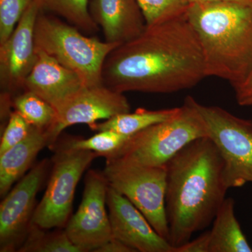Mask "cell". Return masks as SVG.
Returning <instances> with one entry per match:
<instances>
[{
    "mask_svg": "<svg viewBox=\"0 0 252 252\" xmlns=\"http://www.w3.org/2000/svg\"><path fill=\"white\" fill-rule=\"evenodd\" d=\"M205 77L203 51L186 14L147 26L113 49L102 73L103 85L123 94H172Z\"/></svg>",
    "mask_w": 252,
    "mask_h": 252,
    "instance_id": "1",
    "label": "cell"
},
{
    "mask_svg": "<svg viewBox=\"0 0 252 252\" xmlns=\"http://www.w3.org/2000/svg\"><path fill=\"white\" fill-rule=\"evenodd\" d=\"M223 170V158L208 137L190 142L166 164L165 210L174 248L213 222L228 190Z\"/></svg>",
    "mask_w": 252,
    "mask_h": 252,
    "instance_id": "2",
    "label": "cell"
},
{
    "mask_svg": "<svg viewBox=\"0 0 252 252\" xmlns=\"http://www.w3.org/2000/svg\"><path fill=\"white\" fill-rule=\"evenodd\" d=\"M186 16L201 46L207 77L238 89L252 70V5L191 3Z\"/></svg>",
    "mask_w": 252,
    "mask_h": 252,
    "instance_id": "3",
    "label": "cell"
},
{
    "mask_svg": "<svg viewBox=\"0 0 252 252\" xmlns=\"http://www.w3.org/2000/svg\"><path fill=\"white\" fill-rule=\"evenodd\" d=\"M36 50L74 71L86 86L102 85V68L108 55L119 44L85 36L75 26L39 11L34 26Z\"/></svg>",
    "mask_w": 252,
    "mask_h": 252,
    "instance_id": "4",
    "label": "cell"
},
{
    "mask_svg": "<svg viewBox=\"0 0 252 252\" xmlns=\"http://www.w3.org/2000/svg\"><path fill=\"white\" fill-rule=\"evenodd\" d=\"M196 102L191 96H187L177 115L130 136L109 158H117L147 166H165L190 142L209 137Z\"/></svg>",
    "mask_w": 252,
    "mask_h": 252,
    "instance_id": "5",
    "label": "cell"
},
{
    "mask_svg": "<svg viewBox=\"0 0 252 252\" xmlns=\"http://www.w3.org/2000/svg\"><path fill=\"white\" fill-rule=\"evenodd\" d=\"M102 173L109 186L128 199L157 233L169 241L165 210L166 165L147 166L114 158L106 159Z\"/></svg>",
    "mask_w": 252,
    "mask_h": 252,
    "instance_id": "6",
    "label": "cell"
},
{
    "mask_svg": "<svg viewBox=\"0 0 252 252\" xmlns=\"http://www.w3.org/2000/svg\"><path fill=\"white\" fill-rule=\"evenodd\" d=\"M49 182L41 201L36 205L32 223L44 229L64 228L71 217L78 183L97 154L55 144Z\"/></svg>",
    "mask_w": 252,
    "mask_h": 252,
    "instance_id": "7",
    "label": "cell"
},
{
    "mask_svg": "<svg viewBox=\"0 0 252 252\" xmlns=\"http://www.w3.org/2000/svg\"><path fill=\"white\" fill-rule=\"evenodd\" d=\"M208 130L224 161L228 189L252 184V121L242 119L218 106L196 102Z\"/></svg>",
    "mask_w": 252,
    "mask_h": 252,
    "instance_id": "8",
    "label": "cell"
},
{
    "mask_svg": "<svg viewBox=\"0 0 252 252\" xmlns=\"http://www.w3.org/2000/svg\"><path fill=\"white\" fill-rule=\"evenodd\" d=\"M51 168L44 159L23 176L0 204V252H18L32 224L36 196Z\"/></svg>",
    "mask_w": 252,
    "mask_h": 252,
    "instance_id": "9",
    "label": "cell"
},
{
    "mask_svg": "<svg viewBox=\"0 0 252 252\" xmlns=\"http://www.w3.org/2000/svg\"><path fill=\"white\" fill-rule=\"evenodd\" d=\"M82 200L64 230L81 252H94L113 238L107 209L109 184L103 173L91 170L85 178Z\"/></svg>",
    "mask_w": 252,
    "mask_h": 252,
    "instance_id": "10",
    "label": "cell"
},
{
    "mask_svg": "<svg viewBox=\"0 0 252 252\" xmlns=\"http://www.w3.org/2000/svg\"><path fill=\"white\" fill-rule=\"evenodd\" d=\"M56 111L54 125L46 131L49 147L59 140L64 129L77 124L94 126L118 114L130 112L128 100L123 93L103 85L84 86Z\"/></svg>",
    "mask_w": 252,
    "mask_h": 252,
    "instance_id": "11",
    "label": "cell"
},
{
    "mask_svg": "<svg viewBox=\"0 0 252 252\" xmlns=\"http://www.w3.org/2000/svg\"><path fill=\"white\" fill-rule=\"evenodd\" d=\"M40 11L33 1L23 15L11 36L0 44L1 92L14 95L24 90L26 79L37 61L34 26Z\"/></svg>",
    "mask_w": 252,
    "mask_h": 252,
    "instance_id": "12",
    "label": "cell"
},
{
    "mask_svg": "<svg viewBox=\"0 0 252 252\" xmlns=\"http://www.w3.org/2000/svg\"><path fill=\"white\" fill-rule=\"evenodd\" d=\"M107 207L113 238L135 252H174V247L157 233L142 212L110 186Z\"/></svg>",
    "mask_w": 252,
    "mask_h": 252,
    "instance_id": "13",
    "label": "cell"
},
{
    "mask_svg": "<svg viewBox=\"0 0 252 252\" xmlns=\"http://www.w3.org/2000/svg\"><path fill=\"white\" fill-rule=\"evenodd\" d=\"M36 51L37 61L26 79L23 91L37 94L57 110L86 86L77 73L44 51Z\"/></svg>",
    "mask_w": 252,
    "mask_h": 252,
    "instance_id": "14",
    "label": "cell"
},
{
    "mask_svg": "<svg viewBox=\"0 0 252 252\" xmlns=\"http://www.w3.org/2000/svg\"><path fill=\"white\" fill-rule=\"evenodd\" d=\"M89 11L104 41L112 44L135 39L147 26L137 0H90Z\"/></svg>",
    "mask_w": 252,
    "mask_h": 252,
    "instance_id": "15",
    "label": "cell"
},
{
    "mask_svg": "<svg viewBox=\"0 0 252 252\" xmlns=\"http://www.w3.org/2000/svg\"><path fill=\"white\" fill-rule=\"evenodd\" d=\"M46 130L33 127L29 135L21 142L0 154V195L4 198L31 168L39 152L49 147Z\"/></svg>",
    "mask_w": 252,
    "mask_h": 252,
    "instance_id": "16",
    "label": "cell"
},
{
    "mask_svg": "<svg viewBox=\"0 0 252 252\" xmlns=\"http://www.w3.org/2000/svg\"><path fill=\"white\" fill-rule=\"evenodd\" d=\"M235 200L225 198L212 222L209 252H252L235 212Z\"/></svg>",
    "mask_w": 252,
    "mask_h": 252,
    "instance_id": "17",
    "label": "cell"
},
{
    "mask_svg": "<svg viewBox=\"0 0 252 252\" xmlns=\"http://www.w3.org/2000/svg\"><path fill=\"white\" fill-rule=\"evenodd\" d=\"M180 110V107L159 110L139 108L135 112L118 114L104 122L96 123L90 128L97 132L113 130L123 135L132 136L150 126L172 119Z\"/></svg>",
    "mask_w": 252,
    "mask_h": 252,
    "instance_id": "18",
    "label": "cell"
},
{
    "mask_svg": "<svg viewBox=\"0 0 252 252\" xmlns=\"http://www.w3.org/2000/svg\"><path fill=\"white\" fill-rule=\"evenodd\" d=\"M41 11H49L64 18L69 24L87 33L94 34L99 28L89 11L90 0H35Z\"/></svg>",
    "mask_w": 252,
    "mask_h": 252,
    "instance_id": "19",
    "label": "cell"
},
{
    "mask_svg": "<svg viewBox=\"0 0 252 252\" xmlns=\"http://www.w3.org/2000/svg\"><path fill=\"white\" fill-rule=\"evenodd\" d=\"M32 223L20 252H81L71 241L64 228H58L53 232H46Z\"/></svg>",
    "mask_w": 252,
    "mask_h": 252,
    "instance_id": "20",
    "label": "cell"
},
{
    "mask_svg": "<svg viewBox=\"0 0 252 252\" xmlns=\"http://www.w3.org/2000/svg\"><path fill=\"white\" fill-rule=\"evenodd\" d=\"M12 107L31 125L41 130L47 131L56 121L54 107L31 91H23L14 95Z\"/></svg>",
    "mask_w": 252,
    "mask_h": 252,
    "instance_id": "21",
    "label": "cell"
},
{
    "mask_svg": "<svg viewBox=\"0 0 252 252\" xmlns=\"http://www.w3.org/2000/svg\"><path fill=\"white\" fill-rule=\"evenodd\" d=\"M130 137L115 131L102 130L90 138H69L61 144L69 149L91 151L107 159L117 153Z\"/></svg>",
    "mask_w": 252,
    "mask_h": 252,
    "instance_id": "22",
    "label": "cell"
},
{
    "mask_svg": "<svg viewBox=\"0 0 252 252\" xmlns=\"http://www.w3.org/2000/svg\"><path fill=\"white\" fill-rule=\"evenodd\" d=\"M147 26L185 15L190 0H137Z\"/></svg>",
    "mask_w": 252,
    "mask_h": 252,
    "instance_id": "23",
    "label": "cell"
},
{
    "mask_svg": "<svg viewBox=\"0 0 252 252\" xmlns=\"http://www.w3.org/2000/svg\"><path fill=\"white\" fill-rule=\"evenodd\" d=\"M34 0H0V44L11 36Z\"/></svg>",
    "mask_w": 252,
    "mask_h": 252,
    "instance_id": "24",
    "label": "cell"
},
{
    "mask_svg": "<svg viewBox=\"0 0 252 252\" xmlns=\"http://www.w3.org/2000/svg\"><path fill=\"white\" fill-rule=\"evenodd\" d=\"M33 127L34 126L31 125L21 114L16 110L12 111L1 135L0 154L4 153L26 139Z\"/></svg>",
    "mask_w": 252,
    "mask_h": 252,
    "instance_id": "25",
    "label": "cell"
},
{
    "mask_svg": "<svg viewBox=\"0 0 252 252\" xmlns=\"http://www.w3.org/2000/svg\"><path fill=\"white\" fill-rule=\"evenodd\" d=\"M210 243V231L207 230L198 238L187 242L175 248L174 252H209Z\"/></svg>",
    "mask_w": 252,
    "mask_h": 252,
    "instance_id": "26",
    "label": "cell"
},
{
    "mask_svg": "<svg viewBox=\"0 0 252 252\" xmlns=\"http://www.w3.org/2000/svg\"><path fill=\"white\" fill-rule=\"evenodd\" d=\"M94 252H135L132 249L117 239L112 238V240L104 243L99 247Z\"/></svg>",
    "mask_w": 252,
    "mask_h": 252,
    "instance_id": "27",
    "label": "cell"
},
{
    "mask_svg": "<svg viewBox=\"0 0 252 252\" xmlns=\"http://www.w3.org/2000/svg\"><path fill=\"white\" fill-rule=\"evenodd\" d=\"M235 94L236 100L242 98L244 96L246 95L249 93L251 92L252 91V70L250 73V75L248 76V79L246 81L242 84L240 87L235 89Z\"/></svg>",
    "mask_w": 252,
    "mask_h": 252,
    "instance_id": "28",
    "label": "cell"
},
{
    "mask_svg": "<svg viewBox=\"0 0 252 252\" xmlns=\"http://www.w3.org/2000/svg\"><path fill=\"white\" fill-rule=\"evenodd\" d=\"M215 1H230V2L252 5V0H190V4L191 3L215 2Z\"/></svg>",
    "mask_w": 252,
    "mask_h": 252,
    "instance_id": "29",
    "label": "cell"
},
{
    "mask_svg": "<svg viewBox=\"0 0 252 252\" xmlns=\"http://www.w3.org/2000/svg\"><path fill=\"white\" fill-rule=\"evenodd\" d=\"M237 102L239 105L243 106V107L252 105V91L242 98L238 99Z\"/></svg>",
    "mask_w": 252,
    "mask_h": 252,
    "instance_id": "30",
    "label": "cell"
}]
</instances>
